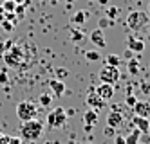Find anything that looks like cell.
I'll list each match as a JSON object with an SVG mask.
<instances>
[{
	"instance_id": "cell-1",
	"label": "cell",
	"mask_w": 150,
	"mask_h": 144,
	"mask_svg": "<svg viewBox=\"0 0 150 144\" xmlns=\"http://www.w3.org/2000/svg\"><path fill=\"white\" fill-rule=\"evenodd\" d=\"M42 135H44V123L38 119L25 121L20 126V137L24 140H38Z\"/></svg>"
},
{
	"instance_id": "cell-2",
	"label": "cell",
	"mask_w": 150,
	"mask_h": 144,
	"mask_svg": "<svg viewBox=\"0 0 150 144\" xmlns=\"http://www.w3.org/2000/svg\"><path fill=\"white\" fill-rule=\"evenodd\" d=\"M65 123H67V114H65V108L56 106V108H52L51 112L47 114V128H49V130L62 128Z\"/></svg>"
},
{
	"instance_id": "cell-3",
	"label": "cell",
	"mask_w": 150,
	"mask_h": 144,
	"mask_svg": "<svg viewBox=\"0 0 150 144\" xmlns=\"http://www.w3.org/2000/svg\"><path fill=\"white\" fill-rule=\"evenodd\" d=\"M36 115V105L33 101H20L16 105V117L22 121V123H25V121H31V119H35Z\"/></svg>"
},
{
	"instance_id": "cell-4",
	"label": "cell",
	"mask_w": 150,
	"mask_h": 144,
	"mask_svg": "<svg viewBox=\"0 0 150 144\" xmlns=\"http://www.w3.org/2000/svg\"><path fill=\"white\" fill-rule=\"evenodd\" d=\"M148 22L150 20H148V15L145 13V11H134V13H130L127 16V25L132 31H139V29L146 27Z\"/></svg>"
},
{
	"instance_id": "cell-5",
	"label": "cell",
	"mask_w": 150,
	"mask_h": 144,
	"mask_svg": "<svg viewBox=\"0 0 150 144\" xmlns=\"http://www.w3.org/2000/svg\"><path fill=\"white\" fill-rule=\"evenodd\" d=\"M2 58H4V63L7 65V67L15 69V67H20V63L24 61V52H22V49H20L18 45H13L6 54H2Z\"/></svg>"
},
{
	"instance_id": "cell-6",
	"label": "cell",
	"mask_w": 150,
	"mask_h": 144,
	"mask_svg": "<svg viewBox=\"0 0 150 144\" xmlns=\"http://www.w3.org/2000/svg\"><path fill=\"white\" fill-rule=\"evenodd\" d=\"M100 79L101 83H107V85H116L117 79H120V67H110V65H105L100 70Z\"/></svg>"
},
{
	"instance_id": "cell-7",
	"label": "cell",
	"mask_w": 150,
	"mask_h": 144,
	"mask_svg": "<svg viewBox=\"0 0 150 144\" xmlns=\"http://www.w3.org/2000/svg\"><path fill=\"white\" fill-rule=\"evenodd\" d=\"M94 92L98 94L103 101H109V99L114 97V86L112 85H107V83H101V85H98V86L94 88Z\"/></svg>"
},
{
	"instance_id": "cell-8",
	"label": "cell",
	"mask_w": 150,
	"mask_h": 144,
	"mask_svg": "<svg viewBox=\"0 0 150 144\" xmlns=\"http://www.w3.org/2000/svg\"><path fill=\"white\" fill-rule=\"evenodd\" d=\"M132 110H134V115L148 119L150 117V101H137Z\"/></svg>"
},
{
	"instance_id": "cell-9",
	"label": "cell",
	"mask_w": 150,
	"mask_h": 144,
	"mask_svg": "<svg viewBox=\"0 0 150 144\" xmlns=\"http://www.w3.org/2000/svg\"><path fill=\"white\" fill-rule=\"evenodd\" d=\"M132 126L139 131V133H146V131L150 130V119L134 115V117H132Z\"/></svg>"
},
{
	"instance_id": "cell-10",
	"label": "cell",
	"mask_w": 150,
	"mask_h": 144,
	"mask_svg": "<svg viewBox=\"0 0 150 144\" xmlns=\"http://www.w3.org/2000/svg\"><path fill=\"white\" fill-rule=\"evenodd\" d=\"M85 101H87V105H89L92 110H100V108H103V106L107 105V101H103V99H101L98 94H96L94 90L87 96V99H85Z\"/></svg>"
},
{
	"instance_id": "cell-11",
	"label": "cell",
	"mask_w": 150,
	"mask_h": 144,
	"mask_svg": "<svg viewBox=\"0 0 150 144\" xmlns=\"http://www.w3.org/2000/svg\"><path fill=\"white\" fill-rule=\"evenodd\" d=\"M127 49L130 51V52H134V54H139V52H143L145 51V41L141 40V38H128V41H127Z\"/></svg>"
},
{
	"instance_id": "cell-12",
	"label": "cell",
	"mask_w": 150,
	"mask_h": 144,
	"mask_svg": "<svg viewBox=\"0 0 150 144\" xmlns=\"http://www.w3.org/2000/svg\"><path fill=\"white\" fill-rule=\"evenodd\" d=\"M49 88H51V92L52 94H54V96H63V94H65V83H63V81H60V79H56V77H54V79H49Z\"/></svg>"
},
{
	"instance_id": "cell-13",
	"label": "cell",
	"mask_w": 150,
	"mask_h": 144,
	"mask_svg": "<svg viewBox=\"0 0 150 144\" xmlns=\"http://www.w3.org/2000/svg\"><path fill=\"white\" fill-rule=\"evenodd\" d=\"M91 41L94 43L96 47H105L107 45V40H105V34H103V31L101 29H94L92 32H91Z\"/></svg>"
},
{
	"instance_id": "cell-14",
	"label": "cell",
	"mask_w": 150,
	"mask_h": 144,
	"mask_svg": "<svg viewBox=\"0 0 150 144\" xmlns=\"http://www.w3.org/2000/svg\"><path fill=\"white\" fill-rule=\"evenodd\" d=\"M123 124V115L120 112H110L109 115H107V126H110V128H120Z\"/></svg>"
},
{
	"instance_id": "cell-15",
	"label": "cell",
	"mask_w": 150,
	"mask_h": 144,
	"mask_svg": "<svg viewBox=\"0 0 150 144\" xmlns=\"http://www.w3.org/2000/svg\"><path fill=\"white\" fill-rule=\"evenodd\" d=\"M87 20H89V13H87V11H83V9L76 11V13H74V15L71 16V22H72V24H76V25L85 24Z\"/></svg>"
},
{
	"instance_id": "cell-16",
	"label": "cell",
	"mask_w": 150,
	"mask_h": 144,
	"mask_svg": "<svg viewBox=\"0 0 150 144\" xmlns=\"http://www.w3.org/2000/svg\"><path fill=\"white\" fill-rule=\"evenodd\" d=\"M83 121H85V124H91V126H94L96 123H98V112L96 110H87V112L83 114Z\"/></svg>"
},
{
	"instance_id": "cell-17",
	"label": "cell",
	"mask_w": 150,
	"mask_h": 144,
	"mask_svg": "<svg viewBox=\"0 0 150 144\" xmlns=\"http://www.w3.org/2000/svg\"><path fill=\"white\" fill-rule=\"evenodd\" d=\"M120 63H121V56H117V54H109V56H105V65L120 67Z\"/></svg>"
},
{
	"instance_id": "cell-18",
	"label": "cell",
	"mask_w": 150,
	"mask_h": 144,
	"mask_svg": "<svg viewBox=\"0 0 150 144\" xmlns=\"http://www.w3.org/2000/svg\"><path fill=\"white\" fill-rule=\"evenodd\" d=\"M139 135H141V133H139L137 130H132L130 133L125 137V142L127 144H139Z\"/></svg>"
},
{
	"instance_id": "cell-19",
	"label": "cell",
	"mask_w": 150,
	"mask_h": 144,
	"mask_svg": "<svg viewBox=\"0 0 150 144\" xmlns=\"http://www.w3.org/2000/svg\"><path fill=\"white\" fill-rule=\"evenodd\" d=\"M139 67H141V65H139L137 58H130V60H128V72H130V74L136 76L139 72Z\"/></svg>"
},
{
	"instance_id": "cell-20",
	"label": "cell",
	"mask_w": 150,
	"mask_h": 144,
	"mask_svg": "<svg viewBox=\"0 0 150 144\" xmlns=\"http://www.w3.org/2000/svg\"><path fill=\"white\" fill-rule=\"evenodd\" d=\"M117 13H120V9H117L116 6H109V7H107V11H105L107 18H109V20H112V22L117 18Z\"/></svg>"
},
{
	"instance_id": "cell-21",
	"label": "cell",
	"mask_w": 150,
	"mask_h": 144,
	"mask_svg": "<svg viewBox=\"0 0 150 144\" xmlns=\"http://www.w3.org/2000/svg\"><path fill=\"white\" fill-rule=\"evenodd\" d=\"M15 7H16V4L13 2V0H6V2L2 4V9L6 11V13H15Z\"/></svg>"
},
{
	"instance_id": "cell-22",
	"label": "cell",
	"mask_w": 150,
	"mask_h": 144,
	"mask_svg": "<svg viewBox=\"0 0 150 144\" xmlns=\"http://www.w3.org/2000/svg\"><path fill=\"white\" fill-rule=\"evenodd\" d=\"M13 45H15V41H13V40H6V41H2V45H0V54H6Z\"/></svg>"
},
{
	"instance_id": "cell-23",
	"label": "cell",
	"mask_w": 150,
	"mask_h": 144,
	"mask_svg": "<svg viewBox=\"0 0 150 144\" xmlns=\"http://www.w3.org/2000/svg\"><path fill=\"white\" fill-rule=\"evenodd\" d=\"M137 103V97L134 96V94H128L127 97H125V105L128 106V108H134V105Z\"/></svg>"
},
{
	"instance_id": "cell-24",
	"label": "cell",
	"mask_w": 150,
	"mask_h": 144,
	"mask_svg": "<svg viewBox=\"0 0 150 144\" xmlns=\"http://www.w3.org/2000/svg\"><path fill=\"white\" fill-rule=\"evenodd\" d=\"M71 38H72V41H81L85 36H83V32H81V31L72 29V31H71Z\"/></svg>"
},
{
	"instance_id": "cell-25",
	"label": "cell",
	"mask_w": 150,
	"mask_h": 144,
	"mask_svg": "<svg viewBox=\"0 0 150 144\" xmlns=\"http://www.w3.org/2000/svg\"><path fill=\"white\" fill-rule=\"evenodd\" d=\"M85 58H87L89 61H98L101 56H100V54L96 52V51H87V52H85Z\"/></svg>"
},
{
	"instance_id": "cell-26",
	"label": "cell",
	"mask_w": 150,
	"mask_h": 144,
	"mask_svg": "<svg viewBox=\"0 0 150 144\" xmlns=\"http://www.w3.org/2000/svg\"><path fill=\"white\" fill-rule=\"evenodd\" d=\"M112 24H114L112 20H109L107 16H103V18H100V27H98V29H101V31H103V29H107V27L112 25Z\"/></svg>"
},
{
	"instance_id": "cell-27",
	"label": "cell",
	"mask_w": 150,
	"mask_h": 144,
	"mask_svg": "<svg viewBox=\"0 0 150 144\" xmlns=\"http://www.w3.org/2000/svg\"><path fill=\"white\" fill-rule=\"evenodd\" d=\"M69 76V72H67V69H63V67H60V69H56V79H60V81H63V77H67Z\"/></svg>"
},
{
	"instance_id": "cell-28",
	"label": "cell",
	"mask_w": 150,
	"mask_h": 144,
	"mask_svg": "<svg viewBox=\"0 0 150 144\" xmlns=\"http://www.w3.org/2000/svg\"><path fill=\"white\" fill-rule=\"evenodd\" d=\"M40 105L42 106H49L51 105V96L49 94H42L40 96Z\"/></svg>"
},
{
	"instance_id": "cell-29",
	"label": "cell",
	"mask_w": 150,
	"mask_h": 144,
	"mask_svg": "<svg viewBox=\"0 0 150 144\" xmlns=\"http://www.w3.org/2000/svg\"><path fill=\"white\" fill-rule=\"evenodd\" d=\"M0 24H2V27H4V31H6V32H11V31L15 29V24H11V22H7V20L0 22Z\"/></svg>"
},
{
	"instance_id": "cell-30",
	"label": "cell",
	"mask_w": 150,
	"mask_h": 144,
	"mask_svg": "<svg viewBox=\"0 0 150 144\" xmlns=\"http://www.w3.org/2000/svg\"><path fill=\"white\" fill-rule=\"evenodd\" d=\"M9 81V76H7V72L6 70H0V85H6Z\"/></svg>"
},
{
	"instance_id": "cell-31",
	"label": "cell",
	"mask_w": 150,
	"mask_h": 144,
	"mask_svg": "<svg viewBox=\"0 0 150 144\" xmlns=\"http://www.w3.org/2000/svg\"><path fill=\"white\" fill-rule=\"evenodd\" d=\"M114 144H127L123 135H114Z\"/></svg>"
},
{
	"instance_id": "cell-32",
	"label": "cell",
	"mask_w": 150,
	"mask_h": 144,
	"mask_svg": "<svg viewBox=\"0 0 150 144\" xmlns=\"http://www.w3.org/2000/svg\"><path fill=\"white\" fill-rule=\"evenodd\" d=\"M7 144H22V139H20V137H11V135H9V142Z\"/></svg>"
},
{
	"instance_id": "cell-33",
	"label": "cell",
	"mask_w": 150,
	"mask_h": 144,
	"mask_svg": "<svg viewBox=\"0 0 150 144\" xmlns=\"http://www.w3.org/2000/svg\"><path fill=\"white\" fill-rule=\"evenodd\" d=\"M105 135H107V137H114V135H116V131H114V128H110V126H107V130H105Z\"/></svg>"
},
{
	"instance_id": "cell-34",
	"label": "cell",
	"mask_w": 150,
	"mask_h": 144,
	"mask_svg": "<svg viewBox=\"0 0 150 144\" xmlns=\"http://www.w3.org/2000/svg\"><path fill=\"white\" fill-rule=\"evenodd\" d=\"M7 142H9V135L2 133V137H0V144H7Z\"/></svg>"
},
{
	"instance_id": "cell-35",
	"label": "cell",
	"mask_w": 150,
	"mask_h": 144,
	"mask_svg": "<svg viewBox=\"0 0 150 144\" xmlns=\"http://www.w3.org/2000/svg\"><path fill=\"white\" fill-rule=\"evenodd\" d=\"M4 16H6V11L2 9V6H0V22H4Z\"/></svg>"
},
{
	"instance_id": "cell-36",
	"label": "cell",
	"mask_w": 150,
	"mask_h": 144,
	"mask_svg": "<svg viewBox=\"0 0 150 144\" xmlns=\"http://www.w3.org/2000/svg\"><path fill=\"white\" fill-rule=\"evenodd\" d=\"M132 54H134V52H130V51L127 49V51H125V58H128V60H130V58H132Z\"/></svg>"
},
{
	"instance_id": "cell-37",
	"label": "cell",
	"mask_w": 150,
	"mask_h": 144,
	"mask_svg": "<svg viewBox=\"0 0 150 144\" xmlns=\"http://www.w3.org/2000/svg\"><path fill=\"white\" fill-rule=\"evenodd\" d=\"M92 128H94V126H91V124H85V131H92Z\"/></svg>"
},
{
	"instance_id": "cell-38",
	"label": "cell",
	"mask_w": 150,
	"mask_h": 144,
	"mask_svg": "<svg viewBox=\"0 0 150 144\" xmlns=\"http://www.w3.org/2000/svg\"><path fill=\"white\" fill-rule=\"evenodd\" d=\"M13 2H15V4L18 6V4H24V0H13Z\"/></svg>"
},
{
	"instance_id": "cell-39",
	"label": "cell",
	"mask_w": 150,
	"mask_h": 144,
	"mask_svg": "<svg viewBox=\"0 0 150 144\" xmlns=\"http://www.w3.org/2000/svg\"><path fill=\"white\" fill-rule=\"evenodd\" d=\"M146 32H148V36H150V22L146 24Z\"/></svg>"
},
{
	"instance_id": "cell-40",
	"label": "cell",
	"mask_w": 150,
	"mask_h": 144,
	"mask_svg": "<svg viewBox=\"0 0 150 144\" xmlns=\"http://www.w3.org/2000/svg\"><path fill=\"white\" fill-rule=\"evenodd\" d=\"M107 2H109V0H100V4H103V6H107Z\"/></svg>"
},
{
	"instance_id": "cell-41",
	"label": "cell",
	"mask_w": 150,
	"mask_h": 144,
	"mask_svg": "<svg viewBox=\"0 0 150 144\" xmlns=\"http://www.w3.org/2000/svg\"><path fill=\"white\" fill-rule=\"evenodd\" d=\"M148 13H150V4H148Z\"/></svg>"
},
{
	"instance_id": "cell-42",
	"label": "cell",
	"mask_w": 150,
	"mask_h": 144,
	"mask_svg": "<svg viewBox=\"0 0 150 144\" xmlns=\"http://www.w3.org/2000/svg\"><path fill=\"white\" fill-rule=\"evenodd\" d=\"M0 137H2V131H0Z\"/></svg>"
},
{
	"instance_id": "cell-43",
	"label": "cell",
	"mask_w": 150,
	"mask_h": 144,
	"mask_svg": "<svg viewBox=\"0 0 150 144\" xmlns=\"http://www.w3.org/2000/svg\"><path fill=\"white\" fill-rule=\"evenodd\" d=\"M148 119H150V117H148Z\"/></svg>"
}]
</instances>
